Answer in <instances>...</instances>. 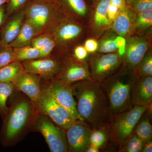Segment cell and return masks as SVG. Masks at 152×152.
<instances>
[{"mask_svg": "<svg viewBox=\"0 0 152 152\" xmlns=\"http://www.w3.org/2000/svg\"><path fill=\"white\" fill-rule=\"evenodd\" d=\"M11 97L0 133L1 143L5 147L15 146L32 130L39 113L35 104L21 92L16 90Z\"/></svg>", "mask_w": 152, "mask_h": 152, "instance_id": "obj_1", "label": "cell"}, {"mask_svg": "<svg viewBox=\"0 0 152 152\" xmlns=\"http://www.w3.org/2000/svg\"><path fill=\"white\" fill-rule=\"evenodd\" d=\"M71 86L77 110L83 121L91 129L105 128L111 115L101 83L86 80Z\"/></svg>", "mask_w": 152, "mask_h": 152, "instance_id": "obj_2", "label": "cell"}, {"mask_svg": "<svg viewBox=\"0 0 152 152\" xmlns=\"http://www.w3.org/2000/svg\"><path fill=\"white\" fill-rule=\"evenodd\" d=\"M137 77L134 72L122 65L115 72L101 83L111 117L132 107L131 90Z\"/></svg>", "mask_w": 152, "mask_h": 152, "instance_id": "obj_3", "label": "cell"}, {"mask_svg": "<svg viewBox=\"0 0 152 152\" xmlns=\"http://www.w3.org/2000/svg\"><path fill=\"white\" fill-rule=\"evenodd\" d=\"M24 9L26 18L35 28L38 36L51 33L67 17L56 2L54 1L30 0Z\"/></svg>", "mask_w": 152, "mask_h": 152, "instance_id": "obj_4", "label": "cell"}, {"mask_svg": "<svg viewBox=\"0 0 152 152\" xmlns=\"http://www.w3.org/2000/svg\"><path fill=\"white\" fill-rule=\"evenodd\" d=\"M147 109L148 107L145 106H133L129 110L112 116L105 127L110 141L119 147L133 133L136 125Z\"/></svg>", "mask_w": 152, "mask_h": 152, "instance_id": "obj_5", "label": "cell"}, {"mask_svg": "<svg viewBox=\"0 0 152 152\" xmlns=\"http://www.w3.org/2000/svg\"><path fill=\"white\" fill-rule=\"evenodd\" d=\"M32 130L43 136L51 152H68L65 130L45 114L39 112Z\"/></svg>", "mask_w": 152, "mask_h": 152, "instance_id": "obj_6", "label": "cell"}, {"mask_svg": "<svg viewBox=\"0 0 152 152\" xmlns=\"http://www.w3.org/2000/svg\"><path fill=\"white\" fill-rule=\"evenodd\" d=\"M87 61L91 77L100 83L115 72L122 65V56L118 52L89 54Z\"/></svg>", "mask_w": 152, "mask_h": 152, "instance_id": "obj_7", "label": "cell"}, {"mask_svg": "<svg viewBox=\"0 0 152 152\" xmlns=\"http://www.w3.org/2000/svg\"><path fill=\"white\" fill-rule=\"evenodd\" d=\"M40 113L66 130L77 120L67 110L58 104L44 88L35 102Z\"/></svg>", "mask_w": 152, "mask_h": 152, "instance_id": "obj_8", "label": "cell"}, {"mask_svg": "<svg viewBox=\"0 0 152 152\" xmlns=\"http://www.w3.org/2000/svg\"><path fill=\"white\" fill-rule=\"evenodd\" d=\"M148 34H137L126 38V45L122 56V65L134 71L138 64L151 48V37Z\"/></svg>", "mask_w": 152, "mask_h": 152, "instance_id": "obj_9", "label": "cell"}, {"mask_svg": "<svg viewBox=\"0 0 152 152\" xmlns=\"http://www.w3.org/2000/svg\"><path fill=\"white\" fill-rule=\"evenodd\" d=\"M87 33L86 25L66 17L51 32L57 46L66 49Z\"/></svg>", "mask_w": 152, "mask_h": 152, "instance_id": "obj_10", "label": "cell"}, {"mask_svg": "<svg viewBox=\"0 0 152 152\" xmlns=\"http://www.w3.org/2000/svg\"><path fill=\"white\" fill-rule=\"evenodd\" d=\"M110 0H94L91 5L89 16L86 24L87 33L97 39L110 28L107 12Z\"/></svg>", "mask_w": 152, "mask_h": 152, "instance_id": "obj_11", "label": "cell"}, {"mask_svg": "<svg viewBox=\"0 0 152 152\" xmlns=\"http://www.w3.org/2000/svg\"><path fill=\"white\" fill-rule=\"evenodd\" d=\"M43 88L58 104L67 110L76 119L83 121L77 110V104L70 85L55 77L50 80L49 84Z\"/></svg>", "mask_w": 152, "mask_h": 152, "instance_id": "obj_12", "label": "cell"}, {"mask_svg": "<svg viewBox=\"0 0 152 152\" xmlns=\"http://www.w3.org/2000/svg\"><path fill=\"white\" fill-rule=\"evenodd\" d=\"M56 77L70 86L82 81L93 80L87 60L78 61L72 56L63 60L61 69Z\"/></svg>", "mask_w": 152, "mask_h": 152, "instance_id": "obj_13", "label": "cell"}, {"mask_svg": "<svg viewBox=\"0 0 152 152\" xmlns=\"http://www.w3.org/2000/svg\"><path fill=\"white\" fill-rule=\"evenodd\" d=\"M91 128L85 121L77 120L66 130L68 152H86Z\"/></svg>", "mask_w": 152, "mask_h": 152, "instance_id": "obj_14", "label": "cell"}, {"mask_svg": "<svg viewBox=\"0 0 152 152\" xmlns=\"http://www.w3.org/2000/svg\"><path fill=\"white\" fill-rule=\"evenodd\" d=\"M63 62L46 58L22 62L25 72L34 74L41 79L50 80L61 71Z\"/></svg>", "mask_w": 152, "mask_h": 152, "instance_id": "obj_15", "label": "cell"}, {"mask_svg": "<svg viewBox=\"0 0 152 152\" xmlns=\"http://www.w3.org/2000/svg\"><path fill=\"white\" fill-rule=\"evenodd\" d=\"M11 83L16 89L27 96L33 102H35L39 97L42 88L41 78L34 74L24 71Z\"/></svg>", "mask_w": 152, "mask_h": 152, "instance_id": "obj_16", "label": "cell"}, {"mask_svg": "<svg viewBox=\"0 0 152 152\" xmlns=\"http://www.w3.org/2000/svg\"><path fill=\"white\" fill-rule=\"evenodd\" d=\"M132 105L148 107L152 102V76L137 77L131 93Z\"/></svg>", "mask_w": 152, "mask_h": 152, "instance_id": "obj_17", "label": "cell"}, {"mask_svg": "<svg viewBox=\"0 0 152 152\" xmlns=\"http://www.w3.org/2000/svg\"><path fill=\"white\" fill-rule=\"evenodd\" d=\"M65 15L86 25L91 5L86 0H56Z\"/></svg>", "mask_w": 152, "mask_h": 152, "instance_id": "obj_18", "label": "cell"}, {"mask_svg": "<svg viewBox=\"0 0 152 152\" xmlns=\"http://www.w3.org/2000/svg\"><path fill=\"white\" fill-rule=\"evenodd\" d=\"M136 13L128 5L119 10L110 29L118 36L126 38L132 35Z\"/></svg>", "mask_w": 152, "mask_h": 152, "instance_id": "obj_19", "label": "cell"}, {"mask_svg": "<svg viewBox=\"0 0 152 152\" xmlns=\"http://www.w3.org/2000/svg\"><path fill=\"white\" fill-rule=\"evenodd\" d=\"M26 19L24 9L14 14L13 17L7 22L1 34V39L0 42L1 47L9 46L18 35L22 26Z\"/></svg>", "mask_w": 152, "mask_h": 152, "instance_id": "obj_20", "label": "cell"}, {"mask_svg": "<svg viewBox=\"0 0 152 152\" xmlns=\"http://www.w3.org/2000/svg\"><path fill=\"white\" fill-rule=\"evenodd\" d=\"M37 36L35 28L26 18L18 34L9 46L15 48L31 45L34 38Z\"/></svg>", "mask_w": 152, "mask_h": 152, "instance_id": "obj_21", "label": "cell"}, {"mask_svg": "<svg viewBox=\"0 0 152 152\" xmlns=\"http://www.w3.org/2000/svg\"><path fill=\"white\" fill-rule=\"evenodd\" d=\"M152 9L136 13L132 35L143 34L152 29Z\"/></svg>", "mask_w": 152, "mask_h": 152, "instance_id": "obj_22", "label": "cell"}, {"mask_svg": "<svg viewBox=\"0 0 152 152\" xmlns=\"http://www.w3.org/2000/svg\"><path fill=\"white\" fill-rule=\"evenodd\" d=\"M117 36L116 34L110 29L106 31L98 41L99 46L97 53H110L118 52V49L115 42V39Z\"/></svg>", "mask_w": 152, "mask_h": 152, "instance_id": "obj_23", "label": "cell"}, {"mask_svg": "<svg viewBox=\"0 0 152 152\" xmlns=\"http://www.w3.org/2000/svg\"><path fill=\"white\" fill-rule=\"evenodd\" d=\"M24 71L22 62L14 61L0 69V83L11 82Z\"/></svg>", "mask_w": 152, "mask_h": 152, "instance_id": "obj_24", "label": "cell"}, {"mask_svg": "<svg viewBox=\"0 0 152 152\" xmlns=\"http://www.w3.org/2000/svg\"><path fill=\"white\" fill-rule=\"evenodd\" d=\"M148 116L143 114L133 132L144 142L152 140V126Z\"/></svg>", "mask_w": 152, "mask_h": 152, "instance_id": "obj_25", "label": "cell"}, {"mask_svg": "<svg viewBox=\"0 0 152 152\" xmlns=\"http://www.w3.org/2000/svg\"><path fill=\"white\" fill-rule=\"evenodd\" d=\"M16 90L11 82L0 83V115L3 119L5 115L8 106L7 102Z\"/></svg>", "mask_w": 152, "mask_h": 152, "instance_id": "obj_26", "label": "cell"}, {"mask_svg": "<svg viewBox=\"0 0 152 152\" xmlns=\"http://www.w3.org/2000/svg\"><path fill=\"white\" fill-rule=\"evenodd\" d=\"M13 49L15 61L22 62L37 59L39 58V50L31 45Z\"/></svg>", "mask_w": 152, "mask_h": 152, "instance_id": "obj_27", "label": "cell"}, {"mask_svg": "<svg viewBox=\"0 0 152 152\" xmlns=\"http://www.w3.org/2000/svg\"><path fill=\"white\" fill-rule=\"evenodd\" d=\"M144 142L132 133L119 147L118 152H141Z\"/></svg>", "mask_w": 152, "mask_h": 152, "instance_id": "obj_28", "label": "cell"}, {"mask_svg": "<svg viewBox=\"0 0 152 152\" xmlns=\"http://www.w3.org/2000/svg\"><path fill=\"white\" fill-rule=\"evenodd\" d=\"M137 77L152 76V50L150 48L138 64L134 71Z\"/></svg>", "mask_w": 152, "mask_h": 152, "instance_id": "obj_29", "label": "cell"}, {"mask_svg": "<svg viewBox=\"0 0 152 152\" xmlns=\"http://www.w3.org/2000/svg\"><path fill=\"white\" fill-rule=\"evenodd\" d=\"M108 140V133L105 128L92 129L90 135V144L100 149L106 145Z\"/></svg>", "mask_w": 152, "mask_h": 152, "instance_id": "obj_30", "label": "cell"}, {"mask_svg": "<svg viewBox=\"0 0 152 152\" xmlns=\"http://www.w3.org/2000/svg\"><path fill=\"white\" fill-rule=\"evenodd\" d=\"M0 50V69L15 61L13 49L7 46Z\"/></svg>", "mask_w": 152, "mask_h": 152, "instance_id": "obj_31", "label": "cell"}, {"mask_svg": "<svg viewBox=\"0 0 152 152\" xmlns=\"http://www.w3.org/2000/svg\"><path fill=\"white\" fill-rule=\"evenodd\" d=\"M30 0H9L7 4V14L11 15L24 8Z\"/></svg>", "mask_w": 152, "mask_h": 152, "instance_id": "obj_32", "label": "cell"}, {"mask_svg": "<svg viewBox=\"0 0 152 152\" xmlns=\"http://www.w3.org/2000/svg\"><path fill=\"white\" fill-rule=\"evenodd\" d=\"M132 10L137 13L152 9V0H134L128 5Z\"/></svg>", "mask_w": 152, "mask_h": 152, "instance_id": "obj_33", "label": "cell"}, {"mask_svg": "<svg viewBox=\"0 0 152 152\" xmlns=\"http://www.w3.org/2000/svg\"><path fill=\"white\" fill-rule=\"evenodd\" d=\"M53 38L51 33H47L39 35L31 41V45L34 48L39 50Z\"/></svg>", "mask_w": 152, "mask_h": 152, "instance_id": "obj_34", "label": "cell"}, {"mask_svg": "<svg viewBox=\"0 0 152 152\" xmlns=\"http://www.w3.org/2000/svg\"><path fill=\"white\" fill-rule=\"evenodd\" d=\"M89 55L83 45H79L75 47L72 56L78 61H84L87 60Z\"/></svg>", "mask_w": 152, "mask_h": 152, "instance_id": "obj_35", "label": "cell"}, {"mask_svg": "<svg viewBox=\"0 0 152 152\" xmlns=\"http://www.w3.org/2000/svg\"><path fill=\"white\" fill-rule=\"evenodd\" d=\"M56 46V42L55 39L53 38L48 43L45 45L43 48L39 50V58H48Z\"/></svg>", "mask_w": 152, "mask_h": 152, "instance_id": "obj_36", "label": "cell"}, {"mask_svg": "<svg viewBox=\"0 0 152 152\" xmlns=\"http://www.w3.org/2000/svg\"><path fill=\"white\" fill-rule=\"evenodd\" d=\"M83 46L89 53H94L97 51L99 42L96 38L91 37L86 40Z\"/></svg>", "mask_w": 152, "mask_h": 152, "instance_id": "obj_37", "label": "cell"}, {"mask_svg": "<svg viewBox=\"0 0 152 152\" xmlns=\"http://www.w3.org/2000/svg\"><path fill=\"white\" fill-rule=\"evenodd\" d=\"M115 42L117 48L118 49V53L121 56H122L124 53L125 47H126V38L121 36L117 35L115 39Z\"/></svg>", "mask_w": 152, "mask_h": 152, "instance_id": "obj_38", "label": "cell"}, {"mask_svg": "<svg viewBox=\"0 0 152 152\" xmlns=\"http://www.w3.org/2000/svg\"><path fill=\"white\" fill-rule=\"evenodd\" d=\"M119 10V9H118V8L110 3L108 8L107 15L108 20L111 23L116 17Z\"/></svg>", "mask_w": 152, "mask_h": 152, "instance_id": "obj_39", "label": "cell"}, {"mask_svg": "<svg viewBox=\"0 0 152 152\" xmlns=\"http://www.w3.org/2000/svg\"><path fill=\"white\" fill-rule=\"evenodd\" d=\"M110 3L118 8L119 10L124 8L127 5L126 0H110Z\"/></svg>", "mask_w": 152, "mask_h": 152, "instance_id": "obj_40", "label": "cell"}, {"mask_svg": "<svg viewBox=\"0 0 152 152\" xmlns=\"http://www.w3.org/2000/svg\"><path fill=\"white\" fill-rule=\"evenodd\" d=\"M152 140L144 142L141 152H152Z\"/></svg>", "mask_w": 152, "mask_h": 152, "instance_id": "obj_41", "label": "cell"}, {"mask_svg": "<svg viewBox=\"0 0 152 152\" xmlns=\"http://www.w3.org/2000/svg\"><path fill=\"white\" fill-rule=\"evenodd\" d=\"M5 17V12L4 6L0 7V27L2 24Z\"/></svg>", "mask_w": 152, "mask_h": 152, "instance_id": "obj_42", "label": "cell"}, {"mask_svg": "<svg viewBox=\"0 0 152 152\" xmlns=\"http://www.w3.org/2000/svg\"><path fill=\"white\" fill-rule=\"evenodd\" d=\"M100 149L94 145L92 144H90L88 147L86 152H99Z\"/></svg>", "mask_w": 152, "mask_h": 152, "instance_id": "obj_43", "label": "cell"}, {"mask_svg": "<svg viewBox=\"0 0 152 152\" xmlns=\"http://www.w3.org/2000/svg\"><path fill=\"white\" fill-rule=\"evenodd\" d=\"M9 0H0V7L4 5V4H7Z\"/></svg>", "mask_w": 152, "mask_h": 152, "instance_id": "obj_44", "label": "cell"}, {"mask_svg": "<svg viewBox=\"0 0 152 152\" xmlns=\"http://www.w3.org/2000/svg\"><path fill=\"white\" fill-rule=\"evenodd\" d=\"M134 0H126V4L127 5H129L131 4V3Z\"/></svg>", "mask_w": 152, "mask_h": 152, "instance_id": "obj_45", "label": "cell"}, {"mask_svg": "<svg viewBox=\"0 0 152 152\" xmlns=\"http://www.w3.org/2000/svg\"><path fill=\"white\" fill-rule=\"evenodd\" d=\"M90 5L94 1V0H86Z\"/></svg>", "mask_w": 152, "mask_h": 152, "instance_id": "obj_46", "label": "cell"}, {"mask_svg": "<svg viewBox=\"0 0 152 152\" xmlns=\"http://www.w3.org/2000/svg\"><path fill=\"white\" fill-rule=\"evenodd\" d=\"M45 1H56V0H45Z\"/></svg>", "mask_w": 152, "mask_h": 152, "instance_id": "obj_47", "label": "cell"}]
</instances>
